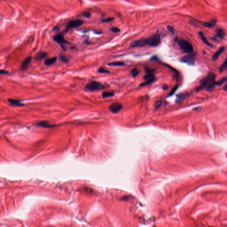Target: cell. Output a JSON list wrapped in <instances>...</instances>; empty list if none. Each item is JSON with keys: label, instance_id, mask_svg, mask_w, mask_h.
<instances>
[{"label": "cell", "instance_id": "cell-1", "mask_svg": "<svg viewBox=\"0 0 227 227\" xmlns=\"http://www.w3.org/2000/svg\"><path fill=\"white\" fill-rule=\"evenodd\" d=\"M176 41L183 53H191L193 52V46L188 41L184 40L178 39Z\"/></svg>", "mask_w": 227, "mask_h": 227}, {"label": "cell", "instance_id": "cell-2", "mask_svg": "<svg viewBox=\"0 0 227 227\" xmlns=\"http://www.w3.org/2000/svg\"><path fill=\"white\" fill-rule=\"evenodd\" d=\"M147 45L152 47H157L161 42L160 37L158 34L154 35L151 37L146 39Z\"/></svg>", "mask_w": 227, "mask_h": 227}, {"label": "cell", "instance_id": "cell-3", "mask_svg": "<svg viewBox=\"0 0 227 227\" xmlns=\"http://www.w3.org/2000/svg\"><path fill=\"white\" fill-rule=\"evenodd\" d=\"M104 88L105 87L104 85H102L101 83L95 81H93L90 83H88L86 86V89L91 91L104 89Z\"/></svg>", "mask_w": 227, "mask_h": 227}, {"label": "cell", "instance_id": "cell-4", "mask_svg": "<svg viewBox=\"0 0 227 227\" xmlns=\"http://www.w3.org/2000/svg\"><path fill=\"white\" fill-rule=\"evenodd\" d=\"M143 79L145 81L140 84V87L146 86L153 83L155 80L154 72L146 73V75L144 76Z\"/></svg>", "mask_w": 227, "mask_h": 227}, {"label": "cell", "instance_id": "cell-5", "mask_svg": "<svg viewBox=\"0 0 227 227\" xmlns=\"http://www.w3.org/2000/svg\"><path fill=\"white\" fill-rule=\"evenodd\" d=\"M83 24V20H82L78 19V20H71V21H70L67 25L66 30H65V32H67L71 29L80 26Z\"/></svg>", "mask_w": 227, "mask_h": 227}, {"label": "cell", "instance_id": "cell-6", "mask_svg": "<svg viewBox=\"0 0 227 227\" xmlns=\"http://www.w3.org/2000/svg\"><path fill=\"white\" fill-rule=\"evenodd\" d=\"M209 83L206 86V90L207 91H212L214 89L216 84H215V75L213 72L209 73Z\"/></svg>", "mask_w": 227, "mask_h": 227}, {"label": "cell", "instance_id": "cell-7", "mask_svg": "<svg viewBox=\"0 0 227 227\" xmlns=\"http://www.w3.org/2000/svg\"><path fill=\"white\" fill-rule=\"evenodd\" d=\"M122 106L118 102H114L109 107V109L112 113L114 114L118 113L122 109Z\"/></svg>", "mask_w": 227, "mask_h": 227}, {"label": "cell", "instance_id": "cell-8", "mask_svg": "<svg viewBox=\"0 0 227 227\" xmlns=\"http://www.w3.org/2000/svg\"><path fill=\"white\" fill-rule=\"evenodd\" d=\"M209 74L207 76H205V77H204L201 79V81H200L201 84L198 87H197V88L196 89V91L197 92L201 91V90L204 89L205 87H206L208 84L209 83Z\"/></svg>", "mask_w": 227, "mask_h": 227}, {"label": "cell", "instance_id": "cell-9", "mask_svg": "<svg viewBox=\"0 0 227 227\" xmlns=\"http://www.w3.org/2000/svg\"><path fill=\"white\" fill-rule=\"evenodd\" d=\"M180 61L182 63H185L190 66H193L195 64L194 57L193 55H187L184 56L181 59Z\"/></svg>", "mask_w": 227, "mask_h": 227}, {"label": "cell", "instance_id": "cell-10", "mask_svg": "<svg viewBox=\"0 0 227 227\" xmlns=\"http://www.w3.org/2000/svg\"><path fill=\"white\" fill-rule=\"evenodd\" d=\"M147 42L146 39H140L138 40L134 41L130 44V47L133 48L136 47H142L147 45Z\"/></svg>", "mask_w": 227, "mask_h": 227}, {"label": "cell", "instance_id": "cell-11", "mask_svg": "<svg viewBox=\"0 0 227 227\" xmlns=\"http://www.w3.org/2000/svg\"><path fill=\"white\" fill-rule=\"evenodd\" d=\"M53 39L56 42L58 43L59 45H61L62 47H63V45L67 43V41L65 40L63 36L61 34H58L56 35L53 37Z\"/></svg>", "mask_w": 227, "mask_h": 227}, {"label": "cell", "instance_id": "cell-12", "mask_svg": "<svg viewBox=\"0 0 227 227\" xmlns=\"http://www.w3.org/2000/svg\"><path fill=\"white\" fill-rule=\"evenodd\" d=\"M32 58L31 57H27L25 59H24L22 62V63L21 65L20 69L21 70H25L28 68V66L32 61Z\"/></svg>", "mask_w": 227, "mask_h": 227}, {"label": "cell", "instance_id": "cell-13", "mask_svg": "<svg viewBox=\"0 0 227 227\" xmlns=\"http://www.w3.org/2000/svg\"><path fill=\"white\" fill-rule=\"evenodd\" d=\"M8 101L11 105L15 107H23L24 106V104H22L21 101L17 99H8Z\"/></svg>", "mask_w": 227, "mask_h": 227}, {"label": "cell", "instance_id": "cell-14", "mask_svg": "<svg viewBox=\"0 0 227 227\" xmlns=\"http://www.w3.org/2000/svg\"><path fill=\"white\" fill-rule=\"evenodd\" d=\"M199 36L201 39V40L203 41V42L205 44V45H206L208 46L209 47H210L211 48H213V46L211 44V43L209 42V41L207 40V39L205 37V35L204 34L203 32H200L198 33Z\"/></svg>", "mask_w": 227, "mask_h": 227}, {"label": "cell", "instance_id": "cell-15", "mask_svg": "<svg viewBox=\"0 0 227 227\" xmlns=\"http://www.w3.org/2000/svg\"><path fill=\"white\" fill-rule=\"evenodd\" d=\"M216 23H217V21L215 20H211L210 21L207 22H200V23L201 24H202V26L205 27H206V28H213V27L215 26Z\"/></svg>", "mask_w": 227, "mask_h": 227}, {"label": "cell", "instance_id": "cell-16", "mask_svg": "<svg viewBox=\"0 0 227 227\" xmlns=\"http://www.w3.org/2000/svg\"><path fill=\"white\" fill-rule=\"evenodd\" d=\"M224 50H225V48L224 47H222L221 48H220L213 56V57H212V60H213V61H216L218 58L219 56L221 55V54L224 52Z\"/></svg>", "mask_w": 227, "mask_h": 227}, {"label": "cell", "instance_id": "cell-17", "mask_svg": "<svg viewBox=\"0 0 227 227\" xmlns=\"http://www.w3.org/2000/svg\"><path fill=\"white\" fill-rule=\"evenodd\" d=\"M48 57V54L44 52H41L37 54L35 57V59L37 60H41L43 59L46 58Z\"/></svg>", "mask_w": 227, "mask_h": 227}, {"label": "cell", "instance_id": "cell-18", "mask_svg": "<svg viewBox=\"0 0 227 227\" xmlns=\"http://www.w3.org/2000/svg\"><path fill=\"white\" fill-rule=\"evenodd\" d=\"M225 33L224 30L222 28H217L216 30V36L219 38L222 39L225 36Z\"/></svg>", "mask_w": 227, "mask_h": 227}, {"label": "cell", "instance_id": "cell-19", "mask_svg": "<svg viewBox=\"0 0 227 227\" xmlns=\"http://www.w3.org/2000/svg\"><path fill=\"white\" fill-rule=\"evenodd\" d=\"M57 60V58L56 57H54L49 59H47L45 61V65L46 66H50L54 64L56 62Z\"/></svg>", "mask_w": 227, "mask_h": 227}, {"label": "cell", "instance_id": "cell-20", "mask_svg": "<svg viewBox=\"0 0 227 227\" xmlns=\"http://www.w3.org/2000/svg\"><path fill=\"white\" fill-rule=\"evenodd\" d=\"M37 126H41V127H53L54 126L49 124L48 122H46V121L39 122L37 124Z\"/></svg>", "mask_w": 227, "mask_h": 227}, {"label": "cell", "instance_id": "cell-21", "mask_svg": "<svg viewBox=\"0 0 227 227\" xmlns=\"http://www.w3.org/2000/svg\"><path fill=\"white\" fill-rule=\"evenodd\" d=\"M227 68V58L225 59V61H224L223 63L221 64V67H219V71L221 72H222L223 71H225Z\"/></svg>", "mask_w": 227, "mask_h": 227}, {"label": "cell", "instance_id": "cell-22", "mask_svg": "<svg viewBox=\"0 0 227 227\" xmlns=\"http://www.w3.org/2000/svg\"><path fill=\"white\" fill-rule=\"evenodd\" d=\"M227 81V76H226V77H223L218 81L215 82V84H216V85H217V86H221V85H223L224 83H225V82H226Z\"/></svg>", "mask_w": 227, "mask_h": 227}, {"label": "cell", "instance_id": "cell-23", "mask_svg": "<svg viewBox=\"0 0 227 227\" xmlns=\"http://www.w3.org/2000/svg\"><path fill=\"white\" fill-rule=\"evenodd\" d=\"M185 97V95L184 94H180L177 96L176 100V103H180V102L184 100Z\"/></svg>", "mask_w": 227, "mask_h": 227}, {"label": "cell", "instance_id": "cell-24", "mask_svg": "<svg viewBox=\"0 0 227 227\" xmlns=\"http://www.w3.org/2000/svg\"><path fill=\"white\" fill-rule=\"evenodd\" d=\"M111 66H122L124 65V63L122 62H114L108 64Z\"/></svg>", "mask_w": 227, "mask_h": 227}, {"label": "cell", "instance_id": "cell-25", "mask_svg": "<svg viewBox=\"0 0 227 227\" xmlns=\"http://www.w3.org/2000/svg\"><path fill=\"white\" fill-rule=\"evenodd\" d=\"M114 95V94L113 92H104L102 94V97L104 98H106L111 97L113 96Z\"/></svg>", "mask_w": 227, "mask_h": 227}, {"label": "cell", "instance_id": "cell-26", "mask_svg": "<svg viewBox=\"0 0 227 227\" xmlns=\"http://www.w3.org/2000/svg\"><path fill=\"white\" fill-rule=\"evenodd\" d=\"M59 59H60V60H61L62 62H63V63H67L69 61V59L67 58V57H65L63 55H59Z\"/></svg>", "mask_w": 227, "mask_h": 227}, {"label": "cell", "instance_id": "cell-27", "mask_svg": "<svg viewBox=\"0 0 227 227\" xmlns=\"http://www.w3.org/2000/svg\"><path fill=\"white\" fill-rule=\"evenodd\" d=\"M130 74L132 75L133 77H136L139 74V71H138L137 69L135 68V69H133L131 71Z\"/></svg>", "mask_w": 227, "mask_h": 227}, {"label": "cell", "instance_id": "cell-28", "mask_svg": "<svg viewBox=\"0 0 227 227\" xmlns=\"http://www.w3.org/2000/svg\"><path fill=\"white\" fill-rule=\"evenodd\" d=\"M178 86L177 85H176L175 87H174L171 90L170 93H169V95L168 96L170 97V96H171L172 95H173L175 93V92L176 91L177 89H178Z\"/></svg>", "mask_w": 227, "mask_h": 227}, {"label": "cell", "instance_id": "cell-29", "mask_svg": "<svg viewBox=\"0 0 227 227\" xmlns=\"http://www.w3.org/2000/svg\"><path fill=\"white\" fill-rule=\"evenodd\" d=\"M162 104V101H158L156 102V103L154 104V108L155 110H158Z\"/></svg>", "mask_w": 227, "mask_h": 227}, {"label": "cell", "instance_id": "cell-30", "mask_svg": "<svg viewBox=\"0 0 227 227\" xmlns=\"http://www.w3.org/2000/svg\"><path fill=\"white\" fill-rule=\"evenodd\" d=\"M98 71L99 73H109V71H107L105 69H104L103 67H100V68H99V70H98Z\"/></svg>", "mask_w": 227, "mask_h": 227}, {"label": "cell", "instance_id": "cell-31", "mask_svg": "<svg viewBox=\"0 0 227 227\" xmlns=\"http://www.w3.org/2000/svg\"><path fill=\"white\" fill-rule=\"evenodd\" d=\"M111 30L112 31V32H113L114 33H118L120 31L119 28H116V27L112 28L111 29Z\"/></svg>", "mask_w": 227, "mask_h": 227}, {"label": "cell", "instance_id": "cell-32", "mask_svg": "<svg viewBox=\"0 0 227 227\" xmlns=\"http://www.w3.org/2000/svg\"><path fill=\"white\" fill-rule=\"evenodd\" d=\"M167 29L171 33H172L173 34H174V31L173 28H172V27L170 26H167Z\"/></svg>", "mask_w": 227, "mask_h": 227}, {"label": "cell", "instance_id": "cell-33", "mask_svg": "<svg viewBox=\"0 0 227 227\" xmlns=\"http://www.w3.org/2000/svg\"><path fill=\"white\" fill-rule=\"evenodd\" d=\"M114 20L113 18H108L102 20L103 22H111L112 20Z\"/></svg>", "mask_w": 227, "mask_h": 227}, {"label": "cell", "instance_id": "cell-34", "mask_svg": "<svg viewBox=\"0 0 227 227\" xmlns=\"http://www.w3.org/2000/svg\"><path fill=\"white\" fill-rule=\"evenodd\" d=\"M83 16L85 17L88 18V17H89L90 16H91V13L89 12H83Z\"/></svg>", "mask_w": 227, "mask_h": 227}, {"label": "cell", "instance_id": "cell-35", "mask_svg": "<svg viewBox=\"0 0 227 227\" xmlns=\"http://www.w3.org/2000/svg\"><path fill=\"white\" fill-rule=\"evenodd\" d=\"M0 73L2 75H7V74H8V71H7L1 70L0 71Z\"/></svg>", "mask_w": 227, "mask_h": 227}, {"label": "cell", "instance_id": "cell-36", "mask_svg": "<svg viewBox=\"0 0 227 227\" xmlns=\"http://www.w3.org/2000/svg\"><path fill=\"white\" fill-rule=\"evenodd\" d=\"M162 88H163V90H167V89H168V86H167L166 85H163V87H162Z\"/></svg>", "mask_w": 227, "mask_h": 227}, {"label": "cell", "instance_id": "cell-37", "mask_svg": "<svg viewBox=\"0 0 227 227\" xmlns=\"http://www.w3.org/2000/svg\"><path fill=\"white\" fill-rule=\"evenodd\" d=\"M224 90L225 91H227V83L226 84H225V86H224Z\"/></svg>", "mask_w": 227, "mask_h": 227}]
</instances>
